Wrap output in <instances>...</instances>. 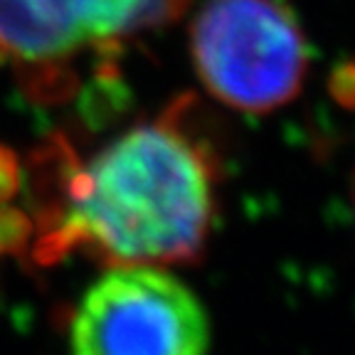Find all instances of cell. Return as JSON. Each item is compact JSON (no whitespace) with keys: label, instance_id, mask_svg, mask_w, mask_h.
I'll use <instances>...</instances> for the list:
<instances>
[{"label":"cell","instance_id":"7a4b0ae2","mask_svg":"<svg viewBox=\"0 0 355 355\" xmlns=\"http://www.w3.org/2000/svg\"><path fill=\"white\" fill-rule=\"evenodd\" d=\"M190 47L207 92L250 114L294 99L309 64L304 33L282 0H207Z\"/></svg>","mask_w":355,"mask_h":355},{"label":"cell","instance_id":"5b68a950","mask_svg":"<svg viewBox=\"0 0 355 355\" xmlns=\"http://www.w3.org/2000/svg\"><path fill=\"white\" fill-rule=\"evenodd\" d=\"M30 239V220L15 207L0 205V254H20Z\"/></svg>","mask_w":355,"mask_h":355},{"label":"cell","instance_id":"6da1fadb","mask_svg":"<svg viewBox=\"0 0 355 355\" xmlns=\"http://www.w3.org/2000/svg\"><path fill=\"white\" fill-rule=\"evenodd\" d=\"M215 215L212 163L171 119L141 123L67 178V212L37 259L89 247L121 264L190 261Z\"/></svg>","mask_w":355,"mask_h":355},{"label":"cell","instance_id":"8992f818","mask_svg":"<svg viewBox=\"0 0 355 355\" xmlns=\"http://www.w3.org/2000/svg\"><path fill=\"white\" fill-rule=\"evenodd\" d=\"M20 190V161L10 148L0 146V205Z\"/></svg>","mask_w":355,"mask_h":355},{"label":"cell","instance_id":"3957f363","mask_svg":"<svg viewBox=\"0 0 355 355\" xmlns=\"http://www.w3.org/2000/svg\"><path fill=\"white\" fill-rule=\"evenodd\" d=\"M210 321L195 291L155 264H121L89 286L72 355H207Z\"/></svg>","mask_w":355,"mask_h":355},{"label":"cell","instance_id":"277c9868","mask_svg":"<svg viewBox=\"0 0 355 355\" xmlns=\"http://www.w3.org/2000/svg\"><path fill=\"white\" fill-rule=\"evenodd\" d=\"M188 0H0V60L62 74L84 47H106L173 20Z\"/></svg>","mask_w":355,"mask_h":355}]
</instances>
